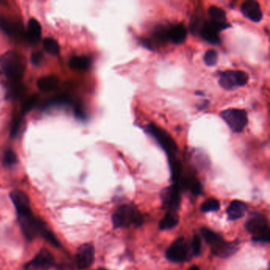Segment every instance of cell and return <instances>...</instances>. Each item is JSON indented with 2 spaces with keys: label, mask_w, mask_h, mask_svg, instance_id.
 I'll use <instances>...</instances> for the list:
<instances>
[{
  "label": "cell",
  "mask_w": 270,
  "mask_h": 270,
  "mask_svg": "<svg viewBox=\"0 0 270 270\" xmlns=\"http://www.w3.org/2000/svg\"><path fill=\"white\" fill-rule=\"evenodd\" d=\"M211 252L215 256L221 257H228L235 254L237 251V243H232V242H227L221 239L215 244L211 246Z\"/></svg>",
  "instance_id": "cell-16"
},
{
  "label": "cell",
  "mask_w": 270,
  "mask_h": 270,
  "mask_svg": "<svg viewBox=\"0 0 270 270\" xmlns=\"http://www.w3.org/2000/svg\"><path fill=\"white\" fill-rule=\"evenodd\" d=\"M18 161L16 154L12 150H8L6 151L4 156V164L8 167H12Z\"/></svg>",
  "instance_id": "cell-29"
},
{
  "label": "cell",
  "mask_w": 270,
  "mask_h": 270,
  "mask_svg": "<svg viewBox=\"0 0 270 270\" xmlns=\"http://www.w3.org/2000/svg\"><path fill=\"white\" fill-rule=\"evenodd\" d=\"M19 218L21 228L25 237L28 240H33L34 238L37 237L40 234V227L42 221L33 217V212L19 215Z\"/></svg>",
  "instance_id": "cell-9"
},
{
  "label": "cell",
  "mask_w": 270,
  "mask_h": 270,
  "mask_svg": "<svg viewBox=\"0 0 270 270\" xmlns=\"http://www.w3.org/2000/svg\"><path fill=\"white\" fill-rule=\"evenodd\" d=\"M249 76L243 71L227 70L220 75L219 84L227 90H233L247 84Z\"/></svg>",
  "instance_id": "cell-6"
},
{
  "label": "cell",
  "mask_w": 270,
  "mask_h": 270,
  "mask_svg": "<svg viewBox=\"0 0 270 270\" xmlns=\"http://www.w3.org/2000/svg\"><path fill=\"white\" fill-rule=\"evenodd\" d=\"M204 62L207 66L213 67L218 62V53L213 49L206 51L204 56Z\"/></svg>",
  "instance_id": "cell-28"
},
{
  "label": "cell",
  "mask_w": 270,
  "mask_h": 270,
  "mask_svg": "<svg viewBox=\"0 0 270 270\" xmlns=\"http://www.w3.org/2000/svg\"><path fill=\"white\" fill-rule=\"evenodd\" d=\"M0 66L6 76L14 83L20 82L26 71L24 59L14 51H7L0 57Z\"/></svg>",
  "instance_id": "cell-1"
},
{
  "label": "cell",
  "mask_w": 270,
  "mask_h": 270,
  "mask_svg": "<svg viewBox=\"0 0 270 270\" xmlns=\"http://www.w3.org/2000/svg\"><path fill=\"white\" fill-rule=\"evenodd\" d=\"M179 222V217L177 211H168L164 219L160 221L159 228L162 231L171 229L178 225Z\"/></svg>",
  "instance_id": "cell-23"
},
{
  "label": "cell",
  "mask_w": 270,
  "mask_h": 270,
  "mask_svg": "<svg viewBox=\"0 0 270 270\" xmlns=\"http://www.w3.org/2000/svg\"><path fill=\"white\" fill-rule=\"evenodd\" d=\"M208 101H204L202 104H200L198 106L199 110H204V109L207 108V105H208Z\"/></svg>",
  "instance_id": "cell-33"
},
{
  "label": "cell",
  "mask_w": 270,
  "mask_h": 270,
  "mask_svg": "<svg viewBox=\"0 0 270 270\" xmlns=\"http://www.w3.org/2000/svg\"><path fill=\"white\" fill-rule=\"evenodd\" d=\"M112 221L115 228H128L132 225L140 226L143 224V217L136 206L124 204L115 211Z\"/></svg>",
  "instance_id": "cell-2"
},
{
  "label": "cell",
  "mask_w": 270,
  "mask_h": 270,
  "mask_svg": "<svg viewBox=\"0 0 270 270\" xmlns=\"http://www.w3.org/2000/svg\"><path fill=\"white\" fill-rule=\"evenodd\" d=\"M241 11L246 19L254 22H261L263 18L261 7L257 1L247 0L241 6Z\"/></svg>",
  "instance_id": "cell-14"
},
{
  "label": "cell",
  "mask_w": 270,
  "mask_h": 270,
  "mask_svg": "<svg viewBox=\"0 0 270 270\" xmlns=\"http://www.w3.org/2000/svg\"><path fill=\"white\" fill-rule=\"evenodd\" d=\"M191 248L192 251H193L195 256L200 255V252H201V241H200L198 235L193 236V240H192Z\"/></svg>",
  "instance_id": "cell-30"
},
{
  "label": "cell",
  "mask_w": 270,
  "mask_h": 270,
  "mask_svg": "<svg viewBox=\"0 0 270 270\" xmlns=\"http://www.w3.org/2000/svg\"><path fill=\"white\" fill-rule=\"evenodd\" d=\"M247 205L246 203L240 200H233L228 206L227 209L228 219L230 221H236L244 217L247 211Z\"/></svg>",
  "instance_id": "cell-20"
},
{
  "label": "cell",
  "mask_w": 270,
  "mask_h": 270,
  "mask_svg": "<svg viewBox=\"0 0 270 270\" xmlns=\"http://www.w3.org/2000/svg\"><path fill=\"white\" fill-rule=\"evenodd\" d=\"M145 130L148 134L155 139L164 151L168 153L169 158L175 157V154L178 151V146L173 137L167 131L153 124L147 125Z\"/></svg>",
  "instance_id": "cell-5"
},
{
  "label": "cell",
  "mask_w": 270,
  "mask_h": 270,
  "mask_svg": "<svg viewBox=\"0 0 270 270\" xmlns=\"http://www.w3.org/2000/svg\"><path fill=\"white\" fill-rule=\"evenodd\" d=\"M187 242L184 238H179L167 250L166 257L173 262H182L188 260L189 252Z\"/></svg>",
  "instance_id": "cell-8"
},
{
  "label": "cell",
  "mask_w": 270,
  "mask_h": 270,
  "mask_svg": "<svg viewBox=\"0 0 270 270\" xmlns=\"http://www.w3.org/2000/svg\"><path fill=\"white\" fill-rule=\"evenodd\" d=\"M187 33V29L183 24L168 26L167 28L168 41L174 44H182L186 41Z\"/></svg>",
  "instance_id": "cell-17"
},
{
  "label": "cell",
  "mask_w": 270,
  "mask_h": 270,
  "mask_svg": "<svg viewBox=\"0 0 270 270\" xmlns=\"http://www.w3.org/2000/svg\"><path fill=\"white\" fill-rule=\"evenodd\" d=\"M37 101V96L33 95L32 97H30L29 99L26 101V102L25 103L24 106H23V110H24V112H28V111H30L36 103Z\"/></svg>",
  "instance_id": "cell-31"
},
{
  "label": "cell",
  "mask_w": 270,
  "mask_h": 270,
  "mask_svg": "<svg viewBox=\"0 0 270 270\" xmlns=\"http://www.w3.org/2000/svg\"><path fill=\"white\" fill-rule=\"evenodd\" d=\"M220 115L234 133H242L248 125V114L244 110L228 109Z\"/></svg>",
  "instance_id": "cell-4"
},
{
  "label": "cell",
  "mask_w": 270,
  "mask_h": 270,
  "mask_svg": "<svg viewBox=\"0 0 270 270\" xmlns=\"http://www.w3.org/2000/svg\"><path fill=\"white\" fill-rule=\"evenodd\" d=\"M97 270H107V269H105V268H99V269H97Z\"/></svg>",
  "instance_id": "cell-35"
},
{
  "label": "cell",
  "mask_w": 270,
  "mask_h": 270,
  "mask_svg": "<svg viewBox=\"0 0 270 270\" xmlns=\"http://www.w3.org/2000/svg\"><path fill=\"white\" fill-rule=\"evenodd\" d=\"M11 199L16 208L18 215H23V214L32 212L30 199L24 192L21 191V190H15V191L11 192Z\"/></svg>",
  "instance_id": "cell-13"
},
{
  "label": "cell",
  "mask_w": 270,
  "mask_h": 270,
  "mask_svg": "<svg viewBox=\"0 0 270 270\" xmlns=\"http://www.w3.org/2000/svg\"><path fill=\"white\" fill-rule=\"evenodd\" d=\"M43 45H44V49L51 55L57 56L59 54L61 48H60L59 44L55 39L47 37L43 41Z\"/></svg>",
  "instance_id": "cell-26"
},
{
  "label": "cell",
  "mask_w": 270,
  "mask_h": 270,
  "mask_svg": "<svg viewBox=\"0 0 270 270\" xmlns=\"http://www.w3.org/2000/svg\"><path fill=\"white\" fill-rule=\"evenodd\" d=\"M58 78L55 76H43L37 81V87L41 91L51 92L57 88L58 85Z\"/></svg>",
  "instance_id": "cell-22"
},
{
  "label": "cell",
  "mask_w": 270,
  "mask_h": 270,
  "mask_svg": "<svg viewBox=\"0 0 270 270\" xmlns=\"http://www.w3.org/2000/svg\"><path fill=\"white\" fill-rule=\"evenodd\" d=\"M246 229L254 242L259 243H269L270 228L268 219L265 215L254 213L246 221Z\"/></svg>",
  "instance_id": "cell-3"
},
{
  "label": "cell",
  "mask_w": 270,
  "mask_h": 270,
  "mask_svg": "<svg viewBox=\"0 0 270 270\" xmlns=\"http://www.w3.org/2000/svg\"><path fill=\"white\" fill-rule=\"evenodd\" d=\"M43 59V56L41 52H34L32 54L31 61L34 65H39Z\"/></svg>",
  "instance_id": "cell-32"
},
{
  "label": "cell",
  "mask_w": 270,
  "mask_h": 270,
  "mask_svg": "<svg viewBox=\"0 0 270 270\" xmlns=\"http://www.w3.org/2000/svg\"><path fill=\"white\" fill-rule=\"evenodd\" d=\"M0 28L10 37H19L23 35V33H24L22 25L14 19L1 18L0 19Z\"/></svg>",
  "instance_id": "cell-19"
},
{
  "label": "cell",
  "mask_w": 270,
  "mask_h": 270,
  "mask_svg": "<svg viewBox=\"0 0 270 270\" xmlns=\"http://www.w3.org/2000/svg\"><path fill=\"white\" fill-rule=\"evenodd\" d=\"M189 270H200V268L197 265H193Z\"/></svg>",
  "instance_id": "cell-34"
},
{
  "label": "cell",
  "mask_w": 270,
  "mask_h": 270,
  "mask_svg": "<svg viewBox=\"0 0 270 270\" xmlns=\"http://www.w3.org/2000/svg\"><path fill=\"white\" fill-rule=\"evenodd\" d=\"M41 26L35 19H30L26 30V38L31 43H36L40 40L41 36Z\"/></svg>",
  "instance_id": "cell-21"
},
{
  "label": "cell",
  "mask_w": 270,
  "mask_h": 270,
  "mask_svg": "<svg viewBox=\"0 0 270 270\" xmlns=\"http://www.w3.org/2000/svg\"><path fill=\"white\" fill-rule=\"evenodd\" d=\"M54 265L55 258L52 254L47 249H42L28 263L26 268L32 270H48Z\"/></svg>",
  "instance_id": "cell-10"
},
{
  "label": "cell",
  "mask_w": 270,
  "mask_h": 270,
  "mask_svg": "<svg viewBox=\"0 0 270 270\" xmlns=\"http://www.w3.org/2000/svg\"><path fill=\"white\" fill-rule=\"evenodd\" d=\"M95 250L93 245L85 243L78 248L76 255V265L79 269H86L91 266L94 261Z\"/></svg>",
  "instance_id": "cell-11"
},
{
  "label": "cell",
  "mask_w": 270,
  "mask_h": 270,
  "mask_svg": "<svg viewBox=\"0 0 270 270\" xmlns=\"http://www.w3.org/2000/svg\"><path fill=\"white\" fill-rule=\"evenodd\" d=\"M208 15L210 22L219 29L220 31L227 30L231 27V24L227 20L226 13L224 10L218 8L217 6H211L208 8Z\"/></svg>",
  "instance_id": "cell-15"
},
{
  "label": "cell",
  "mask_w": 270,
  "mask_h": 270,
  "mask_svg": "<svg viewBox=\"0 0 270 270\" xmlns=\"http://www.w3.org/2000/svg\"><path fill=\"white\" fill-rule=\"evenodd\" d=\"M200 232H201V235L204 237V240L209 244L210 246L215 244L218 241L222 239V237H221L219 234L207 228H201Z\"/></svg>",
  "instance_id": "cell-25"
},
{
  "label": "cell",
  "mask_w": 270,
  "mask_h": 270,
  "mask_svg": "<svg viewBox=\"0 0 270 270\" xmlns=\"http://www.w3.org/2000/svg\"><path fill=\"white\" fill-rule=\"evenodd\" d=\"M221 208V204L217 199H208L203 203L200 207L202 212H209V211H217Z\"/></svg>",
  "instance_id": "cell-27"
},
{
  "label": "cell",
  "mask_w": 270,
  "mask_h": 270,
  "mask_svg": "<svg viewBox=\"0 0 270 270\" xmlns=\"http://www.w3.org/2000/svg\"><path fill=\"white\" fill-rule=\"evenodd\" d=\"M181 192L182 189L177 184H173L172 186L164 189L161 193L164 208L168 209V211H177L182 201Z\"/></svg>",
  "instance_id": "cell-7"
},
{
  "label": "cell",
  "mask_w": 270,
  "mask_h": 270,
  "mask_svg": "<svg viewBox=\"0 0 270 270\" xmlns=\"http://www.w3.org/2000/svg\"><path fill=\"white\" fill-rule=\"evenodd\" d=\"M199 33L204 41L211 44H221L220 30L210 21H204L200 25Z\"/></svg>",
  "instance_id": "cell-12"
},
{
  "label": "cell",
  "mask_w": 270,
  "mask_h": 270,
  "mask_svg": "<svg viewBox=\"0 0 270 270\" xmlns=\"http://www.w3.org/2000/svg\"><path fill=\"white\" fill-rule=\"evenodd\" d=\"M177 185H179L181 189H188L195 196L200 195L202 191L201 185H200L198 179H197V177L195 176L194 175H191V174L184 175V176L182 175Z\"/></svg>",
  "instance_id": "cell-18"
},
{
  "label": "cell",
  "mask_w": 270,
  "mask_h": 270,
  "mask_svg": "<svg viewBox=\"0 0 270 270\" xmlns=\"http://www.w3.org/2000/svg\"><path fill=\"white\" fill-rule=\"evenodd\" d=\"M69 65L72 69L78 71L87 70L91 65V60L84 56L72 57L69 61Z\"/></svg>",
  "instance_id": "cell-24"
}]
</instances>
